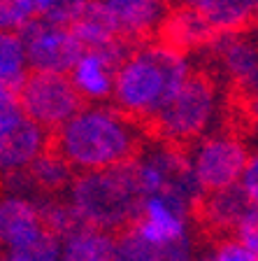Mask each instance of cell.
<instances>
[{"instance_id": "6da1fadb", "label": "cell", "mask_w": 258, "mask_h": 261, "mask_svg": "<svg viewBox=\"0 0 258 261\" xmlns=\"http://www.w3.org/2000/svg\"><path fill=\"white\" fill-rule=\"evenodd\" d=\"M51 149L81 173L126 166L142 152L135 119L105 105H84L51 133Z\"/></svg>"}, {"instance_id": "7a4b0ae2", "label": "cell", "mask_w": 258, "mask_h": 261, "mask_svg": "<svg viewBox=\"0 0 258 261\" xmlns=\"http://www.w3.org/2000/svg\"><path fill=\"white\" fill-rule=\"evenodd\" d=\"M191 72L184 51L163 42L140 47L119 68L114 103L130 119L151 124L177 98Z\"/></svg>"}, {"instance_id": "3957f363", "label": "cell", "mask_w": 258, "mask_h": 261, "mask_svg": "<svg viewBox=\"0 0 258 261\" xmlns=\"http://www.w3.org/2000/svg\"><path fill=\"white\" fill-rule=\"evenodd\" d=\"M142 196L133 163L107 170L79 173L70 185V205L81 222L109 233H121L140 217Z\"/></svg>"}, {"instance_id": "277c9868", "label": "cell", "mask_w": 258, "mask_h": 261, "mask_svg": "<svg viewBox=\"0 0 258 261\" xmlns=\"http://www.w3.org/2000/svg\"><path fill=\"white\" fill-rule=\"evenodd\" d=\"M216 110V87L205 72H191L177 98L147 124L170 145L195 140L207 126Z\"/></svg>"}, {"instance_id": "5b68a950", "label": "cell", "mask_w": 258, "mask_h": 261, "mask_svg": "<svg viewBox=\"0 0 258 261\" xmlns=\"http://www.w3.org/2000/svg\"><path fill=\"white\" fill-rule=\"evenodd\" d=\"M16 96L28 119L51 133L68 124L79 110H84V98L75 89L70 75L59 72L31 70Z\"/></svg>"}, {"instance_id": "8992f818", "label": "cell", "mask_w": 258, "mask_h": 261, "mask_svg": "<svg viewBox=\"0 0 258 261\" xmlns=\"http://www.w3.org/2000/svg\"><path fill=\"white\" fill-rule=\"evenodd\" d=\"M249 152L233 136H212L195 145L191 154V170L200 189L207 194L223 191L242 182L249 166Z\"/></svg>"}, {"instance_id": "52a82bcc", "label": "cell", "mask_w": 258, "mask_h": 261, "mask_svg": "<svg viewBox=\"0 0 258 261\" xmlns=\"http://www.w3.org/2000/svg\"><path fill=\"white\" fill-rule=\"evenodd\" d=\"M28 54L31 70L38 72H59L70 75L72 68L79 63L86 47L79 42L72 28L56 26L47 19L31 21L19 31Z\"/></svg>"}, {"instance_id": "ba28073f", "label": "cell", "mask_w": 258, "mask_h": 261, "mask_svg": "<svg viewBox=\"0 0 258 261\" xmlns=\"http://www.w3.org/2000/svg\"><path fill=\"white\" fill-rule=\"evenodd\" d=\"M128 40H117L100 49H86L79 63L72 68L70 80L84 100H107L114 98V80L124 61L133 54Z\"/></svg>"}, {"instance_id": "9c48e42d", "label": "cell", "mask_w": 258, "mask_h": 261, "mask_svg": "<svg viewBox=\"0 0 258 261\" xmlns=\"http://www.w3.org/2000/svg\"><path fill=\"white\" fill-rule=\"evenodd\" d=\"M191 207H193L191 203H186L175 194L149 196L142 203L140 217L130 226L154 245H172L182 238H188L186 215Z\"/></svg>"}, {"instance_id": "30bf717a", "label": "cell", "mask_w": 258, "mask_h": 261, "mask_svg": "<svg viewBox=\"0 0 258 261\" xmlns=\"http://www.w3.org/2000/svg\"><path fill=\"white\" fill-rule=\"evenodd\" d=\"M51 147V130L23 119L7 133H0V163L5 173L28 170Z\"/></svg>"}, {"instance_id": "8fae6325", "label": "cell", "mask_w": 258, "mask_h": 261, "mask_svg": "<svg viewBox=\"0 0 258 261\" xmlns=\"http://www.w3.org/2000/svg\"><path fill=\"white\" fill-rule=\"evenodd\" d=\"M49 228L42 219V212L33 201L23 196H7L0 207V236L7 252L19 250L42 238Z\"/></svg>"}, {"instance_id": "7c38bea8", "label": "cell", "mask_w": 258, "mask_h": 261, "mask_svg": "<svg viewBox=\"0 0 258 261\" xmlns=\"http://www.w3.org/2000/svg\"><path fill=\"white\" fill-rule=\"evenodd\" d=\"M158 33H161V42L177 49V51H186V49L216 42V35H219L216 28L200 12L184 5L167 12Z\"/></svg>"}, {"instance_id": "4fadbf2b", "label": "cell", "mask_w": 258, "mask_h": 261, "mask_svg": "<svg viewBox=\"0 0 258 261\" xmlns=\"http://www.w3.org/2000/svg\"><path fill=\"white\" fill-rule=\"evenodd\" d=\"M124 40H140L158 31L165 19V0H105Z\"/></svg>"}, {"instance_id": "5bb4252c", "label": "cell", "mask_w": 258, "mask_h": 261, "mask_svg": "<svg viewBox=\"0 0 258 261\" xmlns=\"http://www.w3.org/2000/svg\"><path fill=\"white\" fill-rule=\"evenodd\" d=\"M114 261H193L191 240L182 238L172 245H154L145 240L133 226L117 233V259Z\"/></svg>"}, {"instance_id": "9a60e30c", "label": "cell", "mask_w": 258, "mask_h": 261, "mask_svg": "<svg viewBox=\"0 0 258 261\" xmlns=\"http://www.w3.org/2000/svg\"><path fill=\"white\" fill-rule=\"evenodd\" d=\"M198 205L203 207V217L219 228H237L253 210H258L249 201V196L244 194L242 185H235L223 191H214V194H205Z\"/></svg>"}, {"instance_id": "2e32d148", "label": "cell", "mask_w": 258, "mask_h": 261, "mask_svg": "<svg viewBox=\"0 0 258 261\" xmlns=\"http://www.w3.org/2000/svg\"><path fill=\"white\" fill-rule=\"evenodd\" d=\"M72 33L79 38V42L86 49H100L117 42V40H124L117 19L109 12V7L105 5V0H91L86 12L72 26Z\"/></svg>"}, {"instance_id": "e0dca14e", "label": "cell", "mask_w": 258, "mask_h": 261, "mask_svg": "<svg viewBox=\"0 0 258 261\" xmlns=\"http://www.w3.org/2000/svg\"><path fill=\"white\" fill-rule=\"evenodd\" d=\"M117 259V236L102 228L84 224L65 238L63 261H114Z\"/></svg>"}, {"instance_id": "ac0fdd59", "label": "cell", "mask_w": 258, "mask_h": 261, "mask_svg": "<svg viewBox=\"0 0 258 261\" xmlns=\"http://www.w3.org/2000/svg\"><path fill=\"white\" fill-rule=\"evenodd\" d=\"M226 70L244 87H258V51L251 42L233 35H221L216 42Z\"/></svg>"}, {"instance_id": "d6986e66", "label": "cell", "mask_w": 258, "mask_h": 261, "mask_svg": "<svg viewBox=\"0 0 258 261\" xmlns=\"http://www.w3.org/2000/svg\"><path fill=\"white\" fill-rule=\"evenodd\" d=\"M28 54L19 33H3L0 35V89H10L19 93L26 77L31 75Z\"/></svg>"}, {"instance_id": "ffe728a7", "label": "cell", "mask_w": 258, "mask_h": 261, "mask_svg": "<svg viewBox=\"0 0 258 261\" xmlns=\"http://www.w3.org/2000/svg\"><path fill=\"white\" fill-rule=\"evenodd\" d=\"M72 170L75 168H72L70 163L65 161L63 156H59V154L49 147L47 152L33 163L26 173L38 187H42V189H47V191H59V189H63V187L75 182Z\"/></svg>"}, {"instance_id": "44dd1931", "label": "cell", "mask_w": 258, "mask_h": 261, "mask_svg": "<svg viewBox=\"0 0 258 261\" xmlns=\"http://www.w3.org/2000/svg\"><path fill=\"white\" fill-rule=\"evenodd\" d=\"M54 0H0L3 33H19L31 21L44 19Z\"/></svg>"}, {"instance_id": "7402d4cb", "label": "cell", "mask_w": 258, "mask_h": 261, "mask_svg": "<svg viewBox=\"0 0 258 261\" xmlns=\"http://www.w3.org/2000/svg\"><path fill=\"white\" fill-rule=\"evenodd\" d=\"M63 250H65V240L59 238L56 233H51V231H47L35 243L26 245V247H19V250H10L7 259L10 261H63Z\"/></svg>"}, {"instance_id": "603a6c76", "label": "cell", "mask_w": 258, "mask_h": 261, "mask_svg": "<svg viewBox=\"0 0 258 261\" xmlns=\"http://www.w3.org/2000/svg\"><path fill=\"white\" fill-rule=\"evenodd\" d=\"M89 3H91V0H54L44 19L56 23V26L72 28L77 23V19L86 12Z\"/></svg>"}, {"instance_id": "cb8c5ba5", "label": "cell", "mask_w": 258, "mask_h": 261, "mask_svg": "<svg viewBox=\"0 0 258 261\" xmlns=\"http://www.w3.org/2000/svg\"><path fill=\"white\" fill-rule=\"evenodd\" d=\"M214 261H258V256L251 254V252L235 238V240H223V243L216 245Z\"/></svg>"}, {"instance_id": "d4e9b609", "label": "cell", "mask_w": 258, "mask_h": 261, "mask_svg": "<svg viewBox=\"0 0 258 261\" xmlns=\"http://www.w3.org/2000/svg\"><path fill=\"white\" fill-rule=\"evenodd\" d=\"M235 236L251 254L258 256V210H253L251 215L235 228Z\"/></svg>"}, {"instance_id": "484cf974", "label": "cell", "mask_w": 258, "mask_h": 261, "mask_svg": "<svg viewBox=\"0 0 258 261\" xmlns=\"http://www.w3.org/2000/svg\"><path fill=\"white\" fill-rule=\"evenodd\" d=\"M240 185H242L244 194L249 196V201L258 207V152L251 154L249 166H247V170H244L242 182H240Z\"/></svg>"}, {"instance_id": "4316f807", "label": "cell", "mask_w": 258, "mask_h": 261, "mask_svg": "<svg viewBox=\"0 0 258 261\" xmlns=\"http://www.w3.org/2000/svg\"><path fill=\"white\" fill-rule=\"evenodd\" d=\"M212 3H214V0H182L184 7H191V10L200 12V14H205V12L210 10Z\"/></svg>"}, {"instance_id": "83f0119b", "label": "cell", "mask_w": 258, "mask_h": 261, "mask_svg": "<svg viewBox=\"0 0 258 261\" xmlns=\"http://www.w3.org/2000/svg\"><path fill=\"white\" fill-rule=\"evenodd\" d=\"M253 114H256V117H258V98H256V100H253Z\"/></svg>"}, {"instance_id": "f1b7e54d", "label": "cell", "mask_w": 258, "mask_h": 261, "mask_svg": "<svg viewBox=\"0 0 258 261\" xmlns=\"http://www.w3.org/2000/svg\"><path fill=\"white\" fill-rule=\"evenodd\" d=\"M3 261H10V259H7V256H5V259H3Z\"/></svg>"}, {"instance_id": "f546056e", "label": "cell", "mask_w": 258, "mask_h": 261, "mask_svg": "<svg viewBox=\"0 0 258 261\" xmlns=\"http://www.w3.org/2000/svg\"><path fill=\"white\" fill-rule=\"evenodd\" d=\"M256 21H258V16H256Z\"/></svg>"}]
</instances>
